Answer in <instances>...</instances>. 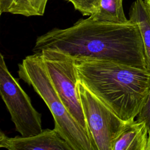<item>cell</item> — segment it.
<instances>
[{"mask_svg":"<svg viewBox=\"0 0 150 150\" xmlns=\"http://www.w3.org/2000/svg\"><path fill=\"white\" fill-rule=\"evenodd\" d=\"M51 50L76 59L108 60L148 69L138 25L100 22L88 16L71 26L53 28L37 38L33 53Z\"/></svg>","mask_w":150,"mask_h":150,"instance_id":"obj_1","label":"cell"},{"mask_svg":"<svg viewBox=\"0 0 150 150\" xmlns=\"http://www.w3.org/2000/svg\"><path fill=\"white\" fill-rule=\"evenodd\" d=\"M79 81L126 122L135 120L150 89V70L114 62L75 58Z\"/></svg>","mask_w":150,"mask_h":150,"instance_id":"obj_2","label":"cell"},{"mask_svg":"<svg viewBox=\"0 0 150 150\" xmlns=\"http://www.w3.org/2000/svg\"><path fill=\"white\" fill-rule=\"evenodd\" d=\"M21 79L32 86L50 110L54 128L73 150H96L90 135L73 118L54 88L40 53L27 56L18 65Z\"/></svg>","mask_w":150,"mask_h":150,"instance_id":"obj_3","label":"cell"},{"mask_svg":"<svg viewBox=\"0 0 150 150\" xmlns=\"http://www.w3.org/2000/svg\"><path fill=\"white\" fill-rule=\"evenodd\" d=\"M38 53H40L48 76L67 111L90 135L77 88L79 79L75 58L51 50L45 49Z\"/></svg>","mask_w":150,"mask_h":150,"instance_id":"obj_4","label":"cell"},{"mask_svg":"<svg viewBox=\"0 0 150 150\" xmlns=\"http://www.w3.org/2000/svg\"><path fill=\"white\" fill-rule=\"evenodd\" d=\"M0 94L15 129L21 136L35 135L42 131L41 114L33 107L30 97L9 72L2 54L0 59Z\"/></svg>","mask_w":150,"mask_h":150,"instance_id":"obj_5","label":"cell"},{"mask_svg":"<svg viewBox=\"0 0 150 150\" xmlns=\"http://www.w3.org/2000/svg\"><path fill=\"white\" fill-rule=\"evenodd\" d=\"M77 88L96 150H111L113 142L129 122L120 119L79 80Z\"/></svg>","mask_w":150,"mask_h":150,"instance_id":"obj_6","label":"cell"},{"mask_svg":"<svg viewBox=\"0 0 150 150\" xmlns=\"http://www.w3.org/2000/svg\"><path fill=\"white\" fill-rule=\"evenodd\" d=\"M0 147L9 150H73L54 128L29 137H9L1 131Z\"/></svg>","mask_w":150,"mask_h":150,"instance_id":"obj_7","label":"cell"},{"mask_svg":"<svg viewBox=\"0 0 150 150\" xmlns=\"http://www.w3.org/2000/svg\"><path fill=\"white\" fill-rule=\"evenodd\" d=\"M148 135L144 122L130 121L113 142L111 150H146Z\"/></svg>","mask_w":150,"mask_h":150,"instance_id":"obj_8","label":"cell"},{"mask_svg":"<svg viewBox=\"0 0 150 150\" xmlns=\"http://www.w3.org/2000/svg\"><path fill=\"white\" fill-rule=\"evenodd\" d=\"M129 19L136 23L139 27L148 67L150 70V11L144 0H135L132 4L129 12Z\"/></svg>","mask_w":150,"mask_h":150,"instance_id":"obj_9","label":"cell"},{"mask_svg":"<svg viewBox=\"0 0 150 150\" xmlns=\"http://www.w3.org/2000/svg\"><path fill=\"white\" fill-rule=\"evenodd\" d=\"M48 0H0V13L29 17L43 16Z\"/></svg>","mask_w":150,"mask_h":150,"instance_id":"obj_10","label":"cell"},{"mask_svg":"<svg viewBox=\"0 0 150 150\" xmlns=\"http://www.w3.org/2000/svg\"><path fill=\"white\" fill-rule=\"evenodd\" d=\"M89 16L96 21L114 23L129 21L124 13L123 0H101L97 11Z\"/></svg>","mask_w":150,"mask_h":150,"instance_id":"obj_11","label":"cell"},{"mask_svg":"<svg viewBox=\"0 0 150 150\" xmlns=\"http://www.w3.org/2000/svg\"><path fill=\"white\" fill-rule=\"evenodd\" d=\"M70 2L74 9L83 16H90L95 13L101 0H66Z\"/></svg>","mask_w":150,"mask_h":150,"instance_id":"obj_12","label":"cell"},{"mask_svg":"<svg viewBox=\"0 0 150 150\" xmlns=\"http://www.w3.org/2000/svg\"><path fill=\"white\" fill-rule=\"evenodd\" d=\"M139 121L144 122L149 132L150 130V89L146 100L142 108L141 111L137 117V120Z\"/></svg>","mask_w":150,"mask_h":150,"instance_id":"obj_13","label":"cell"},{"mask_svg":"<svg viewBox=\"0 0 150 150\" xmlns=\"http://www.w3.org/2000/svg\"><path fill=\"white\" fill-rule=\"evenodd\" d=\"M146 150H150V130H149V135H148V145H147Z\"/></svg>","mask_w":150,"mask_h":150,"instance_id":"obj_14","label":"cell"},{"mask_svg":"<svg viewBox=\"0 0 150 150\" xmlns=\"http://www.w3.org/2000/svg\"><path fill=\"white\" fill-rule=\"evenodd\" d=\"M145 4L146 5L148 8L149 9V11H150V0H144Z\"/></svg>","mask_w":150,"mask_h":150,"instance_id":"obj_15","label":"cell"}]
</instances>
